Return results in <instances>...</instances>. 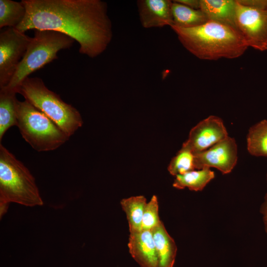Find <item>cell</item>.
Segmentation results:
<instances>
[{
	"label": "cell",
	"instance_id": "6da1fadb",
	"mask_svg": "<svg viewBox=\"0 0 267 267\" xmlns=\"http://www.w3.org/2000/svg\"><path fill=\"white\" fill-rule=\"evenodd\" d=\"M25 17L15 28L58 32L79 44V52L90 58L102 54L113 38L107 3L101 0H22Z\"/></svg>",
	"mask_w": 267,
	"mask_h": 267
},
{
	"label": "cell",
	"instance_id": "7a4b0ae2",
	"mask_svg": "<svg viewBox=\"0 0 267 267\" xmlns=\"http://www.w3.org/2000/svg\"><path fill=\"white\" fill-rule=\"evenodd\" d=\"M171 28L183 46L200 59L235 58L248 47L236 29L219 22L209 20L192 28Z\"/></svg>",
	"mask_w": 267,
	"mask_h": 267
},
{
	"label": "cell",
	"instance_id": "3957f363",
	"mask_svg": "<svg viewBox=\"0 0 267 267\" xmlns=\"http://www.w3.org/2000/svg\"><path fill=\"white\" fill-rule=\"evenodd\" d=\"M25 206H42L34 177L22 162L0 144V206L3 215L9 203Z\"/></svg>",
	"mask_w": 267,
	"mask_h": 267
},
{
	"label": "cell",
	"instance_id": "277c9868",
	"mask_svg": "<svg viewBox=\"0 0 267 267\" xmlns=\"http://www.w3.org/2000/svg\"><path fill=\"white\" fill-rule=\"evenodd\" d=\"M18 93L45 115L69 137L83 124L79 111L49 89L40 78L26 79Z\"/></svg>",
	"mask_w": 267,
	"mask_h": 267
},
{
	"label": "cell",
	"instance_id": "5b68a950",
	"mask_svg": "<svg viewBox=\"0 0 267 267\" xmlns=\"http://www.w3.org/2000/svg\"><path fill=\"white\" fill-rule=\"evenodd\" d=\"M34 31L27 51L8 84L2 88L18 90L24 81L34 72L58 58L57 53L71 47L75 40L61 33L50 30ZM1 89V88H0Z\"/></svg>",
	"mask_w": 267,
	"mask_h": 267
},
{
	"label": "cell",
	"instance_id": "8992f818",
	"mask_svg": "<svg viewBox=\"0 0 267 267\" xmlns=\"http://www.w3.org/2000/svg\"><path fill=\"white\" fill-rule=\"evenodd\" d=\"M17 126L22 137L38 152L55 150L70 138L45 115L26 100H18Z\"/></svg>",
	"mask_w": 267,
	"mask_h": 267
},
{
	"label": "cell",
	"instance_id": "52a82bcc",
	"mask_svg": "<svg viewBox=\"0 0 267 267\" xmlns=\"http://www.w3.org/2000/svg\"><path fill=\"white\" fill-rule=\"evenodd\" d=\"M235 25L248 47L267 50V9L236 0Z\"/></svg>",
	"mask_w": 267,
	"mask_h": 267
},
{
	"label": "cell",
	"instance_id": "ba28073f",
	"mask_svg": "<svg viewBox=\"0 0 267 267\" xmlns=\"http://www.w3.org/2000/svg\"><path fill=\"white\" fill-rule=\"evenodd\" d=\"M31 37L15 28H7L0 33V88L12 79L23 59Z\"/></svg>",
	"mask_w": 267,
	"mask_h": 267
},
{
	"label": "cell",
	"instance_id": "9c48e42d",
	"mask_svg": "<svg viewBox=\"0 0 267 267\" xmlns=\"http://www.w3.org/2000/svg\"><path fill=\"white\" fill-rule=\"evenodd\" d=\"M237 161V146L229 136L208 149L194 154V166L197 170L215 168L223 174L230 173Z\"/></svg>",
	"mask_w": 267,
	"mask_h": 267
},
{
	"label": "cell",
	"instance_id": "30bf717a",
	"mask_svg": "<svg viewBox=\"0 0 267 267\" xmlns=\"http://www.w3.org/2000/svg\"><path fill=\"white\" fill-rule=\"evenodd\" d=\"M222 120L212 115L202 120L190 131L183 147L197 154L203 151L228 136Z\"/></svg>",
	"mask_w": 267,
	"mask_h": 267
},
{
	"label": "cell",
	"instance_id": "8fae6325",
	"mask_svg": "<svg viewBox=\"0 0 267 267\" xmlns=\"http://www.w3.org/2000/svg\"><path fill=\"white\" fill-rule=\"evenodd\" d=\"M172 4L170 0H138L136 4L142 26L149 29L172 26Z\"/></svg>",
	"mask_w": 267,
	"mask_h": 267
},
{
	"label": "cell",
	"instance_id": "7c38bea8",
	"mask_svg": "<svg viewBox=\"0 0 267 267\" xmlns=\"http://www.w3.org/2000/svg\"><path fill=\"white\" fill-rule=\"evenodd\" d=\"M129 252L140 267H157L158 259L152 230L130 233Z\"/></svg>",
	"mask_w": 267,
	"mask_h": 267
},
{
	"label": "cell",
	"instance_id": "4fadbf2b",
	"mask_svg": "<svg viewBox=\"0 0 267 267\" xmlns=\"http://www.w3.org/2000/svg\"><path fill=\"white\" fill-rule=\"evenodd\" d=\"M236 0H200V9L208 20L225 24L236 29Z\"/></svg>",
	"mask_w": 267,
	"mask_h": 267
},
{
	"label": "cell",
	"instance_id": "5bb4252c",
	"mask_svg": "<svg viewBox=\"0 0 267 267\" xmlns=\"http://www.w3.org/2000/svg\"><path fill=\"white\" fill-rule=\"evenodd\" d=\"M152 231L157 255V267H173L177 252L174 240L162 222Z\"/></svg>",
	"mask_w": 267,
	"mask_h": 267
},
{
	"label": "cell",
	"instance_id": "9a60e30c",
	"mask_svg": "<svg viewBox=\"0 0 267 267\" xmlns=\"http://www.w3.org/2000/svg\"><path fill=\"white\" fill-rule=\"evenodd\" d=\"M16 93L14 91L0 89V142L10 127L17 126Z\"/></svg>",
	"mask_w": 267,
	"mask_h": 267
},
{
	"label": "cell",
	"instance_id": "2e32d148",
	"mask_svg": "<svg viewBox=\"0 0 267 267\" xmlns=\"http://www.w3.org/2000/svg\"><path fill=\"white\" fill-rule=\"evenodd\" d=\"M172 10L173 25L179 27H195L209 21L206 15L200 9L186 6L175 0L173 1Z\"/></svg>",
	"mask_w": 267,
	"mask_h": 267
},
{
	"label": "cell",
	"instance_id": "e0dca14e",
	"mask_svg": "<svg viewBox=\"0 0 267 267\" xmlns=\"http://www.w3.org/2000/svg\"><path fill=\"white\" fill-rule=\"evenodd\" d=\"M120 203L127 216L130 233L141 231L146 198L142 195L132 196L122 199Z\"/></svg>",
	"mask_w": 267,
	"mask_h": 267
},
{
	"label": "cell",
	"instance_id": "ac0fdd59",
	"mask_svg": "<svg viewBox=\"0 0 267 267\" xmlns=\"http://www.w3.org/2000/svg\"><path fill=\"white\" fill-rule=\"evenodd\" d=\"M215 177V173L210 168L193 170L176 176L173 186L177 189L187 187L193 191H201Z\"/></svg>",
	"mask_w": 267,
	"mask_h": 267
},
{
	"label": "cell",
	"instance_id": "d6986e66",
	"mask_svg": "<svg viewBox=\"0 0 267 267\" xmlns=\"http://www.w3.org/2000/svg\"><path fill=\"white\" fill-rule=\"evenodd\" d=\"M26 9L21 1L0 0V28H16L24 19Z\"/></svg>",
	"mask_w": 267,
	"mask_h": 267
},
{
	"label": "cell",
	"instance_id": "ffe728a7",
	"mask_svg": "<svg viewBox=\"0 0 267 267\" xmlns=\"http://www.w3.org/2000/svg\"><path fill=\"white\" fill-rule=\"evenodd\" d=\"M248 152L255 156L267 157V120L252 126L247 136Z\"/></svg>",
	"mask_w": 267,
	"mask_h": 267
},
{
	"label": "cell",
	"instance_id": "44dd1931",
	"mask_svg": "<svg viewBox=\"0 0 267 267\" xmlns=\"http://www.w3.org/2000/svg\"><path fill=\"white\" fill-rule=\"evenodd\" d=\"M195 169L194 153L183 146L172 158L168 168L169 173L175 177Z\"/></svg>",
	"mask_w": 267,
	"mask_h": 267
},
{
	"label": "cell",
	"instance_id": "7402d4cb",
	"mask_svg": "<svg viewBox=\"0 0 267 267\" xmlns=\"http://www.w3.org/2000/svg\"><path fill=\"white\" fill-rule=\"evenodd\" d=\"M162 221L159 216V205L157 197L154 195L149 202H147L144 208L141 230H152Z\"/></svg>",
	"mask_w": 267,
	"mask_h": 267
},
{
	"label": "cell",
	"instance_id": "603a6c76",
	"mask_svg": "<svg viewBox=\"0 0 267 267\" xmlns=\"http://www.w3.org/2000/svg\"><path fill=\"white\" fill-rule=\"evenodd\" d=\"M245 4L267 9V0H239Z\"/></svg>",
	"mask_w": 267,
	"mask_h": 267
},
{
	"label": "cell",
	"instance_id": "cb8c5ba5",
	"mask_svg": "<svg viewBox=\"0 0 267 267\" xmlns=\"http://www.w3.org/2000/svg\"><path fill=\"white\" fill-rule=\"evenodd\" d=\"M175 1L186 6L200 9V0H176Z\"/></svg>",
	"mask_w": 267,
	"mask_h": 267
},
{
	"label": "cell",
	"instance_id": "d4e9b609",
	"mask_svg": "<svg viewBox=\"0 0 267 267\" xmlns=\"http://www.w3.org/2000/svg\"><path fill=\"white\" fill-rule=\"evenodd\" d=\"M261 212L263 215V220L265 224V230L267 233V193H266L265 197V201L261 206Z\"/></svg>",
	"mask_w": 267,
	"mask_h": 267
}]
</instances>
